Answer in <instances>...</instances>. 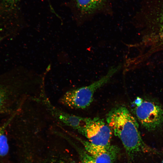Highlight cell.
I'll list each match as a JSON object with an SVG mask.
<instances>
[{"mask_svg": "<svg viewBox=\"0 0 163 163\" xmlns=\"http://www.w3.org/2000/svg\"><path fill=\"white\" fill-rule=\"evenodd\" d=\"M81 163H96V162L91 156L85 151L83 152L81 155Z\"/></svg>", "mask_w": 163, "mask_h": 163, "instance_id": "8fae6325", "label": "cell"}, {"mask_svg": "<svg viewBox=\"0 0 163 163\" xmlns=\"http://www.w3.org/2000/svg\"><path fill=\"white\" fill-rule=\"evenodd\" d=\"M12 118L11 117L0 125V157L5 156L8 152L9 146L6 130Z\"/></svg>", "mask_w": 163, "mask_h": 163, "instance_id": "30bf717a", "label": "cell"}, {"mask_svg": "<svg viewBox=\"0 0 163 163\" xmlns=\"http://www.w3.org/2000/svg\"><path fill=\"white\" fill-rule=\"evenodd\" d=\"M106 121L121 141L130 163L140 155L160 154L143 141L138 123L125 107L119 106L112 108L106 115Z\"/></svg>", "mask_w": 163, "mask_h": 163, "instance_id": "6da1fadb", "label": "cell"}, {"mask_svg": "<svg viewBox=\"0 0 163 163\" xmlns=\"http://www.w3.org/2000/svg\"><path fill=\"white\" fill-rule=\"evenodd\" d=\"M161 163H163V161H162V162H161Z\"/></svg>", "mask_w": 163, "mask_h": 163, "instance_id": "4fadbf2b", "label": "cell"}, {"mask_svg": "<svg viewBox=\"0 0 163 163\" xmlns=\"http://www.w3.org/2000/svg\"><path fill=\"white\" fill-rule=\"evenodd\" d=\"M139 19L141 39L137 46L148 55L163 51V0H144Z\"/></svg>", "mask_w": 163, "mask_h": 163, "instance_id": "7a4b0ae2", "label": "cell"}, {"mask_svg": "<svg viewBox=\"0 0 163 163\" xmlns=\"http://www.w3.org/2000/svg\"><path fill=\"white\" fill-rule=\"evenodd\" d=\"M122 67V64H120L111 66L107 74L98 80L88 86L67 91L60 99V103L72 109H86L92 102L96 91L107 83Z\"/></svg>", "mask_w": 163, "mask_h": 163, "instance_id": "3957f363", "label": "cell"}, {"mask_svg": "<svg viewBox=\"0 0 163 163\" xmlns=\"http://www.w3.org/2000/svg\"><path fill=\"white\" fill-rule=\"evenodd\" d=\"M77 130L93 145L102 146L111 145L113 132L102 118L98 117H86L83 124Z\"/></svg>", "mask_w": 163, "mask_h": 163, "instance_id": "5b68a950", "label": "cell"}, {"mask_svg": "<svg viewBox=\"0 0 163 163\" xmlns=\"http://www.w3.org/2000/svg\"><path fill=\"white\" fill-rule=\"evenodd\" d=\"M78 13L80 24L101 11L109 0H71Z\"/></svg>", "mask_w": 163, "mask_h": 163, "instance_id": "ba28073f", "label": "cell"}, {"mask_svg": "<svg viewBox=\"0 0 163 163\" xmlns=\"http://www.w3.org/2000/svg\"><path fill=\"white\" fill-rule=\"evenodd\" d=\"M7 4L9 5H13L16 3L20 0H3Z\"/></svg>", "mask_w": 163, "mask_h": 163, "instance_id": "7c38bea8", "label": "cell"}, {"mask_svg": "<svg viewBox=\"0 0 163 163\" xmlns=\"http://www.w3.org/2000/svg\"><path fill=\"white\" fill-rule=\"evenodd\" d=\"M85 151L96 163H114L119 152L117 146L110 145L107 146L96 145L87 140H80Z\"/></svg>", "mask_w": 163, "mask_h": 163, "instance_id": "52a82bcc", "label": "cell"}, {"mask_svg": "<svg viewBox=\"0 0 163 163\" xmlns=\"http://www.w3.org/2000/svg\"><path fill=\"white\" fill-rule=\"evenodd\" d=\"M48 107L56 119L66 126L77 129L83 123L85 117L70 114L60 110L49 104Z\"/></svg>", "mask_w": 163, "mask_h": 163, "instance_id": "9c48e42d", "label": "cell"}, {"mask_svg": "<svg viewBox=\"0 0 163 163\" xmlns=\"http://www.w3.org/2000/svg\"><path fill=\"white\" fill-rule=\"evenodd\" d=\"M23 86L18 81H0V115L10 118L18 112L21 104Z\"/></svg>", "mask_w": 163, "mask_h": 163, "instance_id": "8992f818", "label": "cell"}, {"mask_svg": "<svg viewBox=\"0 0 163 163\" xmlns=\"http://www.w3.org/2000/svg\"><path fill=\"white\" fill-rule=\"evenodd\" d=\"M1 40V38H0V41Z\"/></svg>", "mask_w": 163, "mask_h": 163, "instance_id": "5bb4252c", "label": "cell"}, {"mask_svg": "<svg viewBox=\"0 0 163 163\" xmlns=\"http://www.w3.org/2000/svg\"><path fill=\"white\" fill-rule=\"evenodd\" d=\"M133 111L142 126L149 131L163 127V107L153 99L137 97L133 102Z\"/></svg>", "mask_w": 163, "mask_h": 163, "instance_id": "277c9868", "label": "cell"}]
</instances>
